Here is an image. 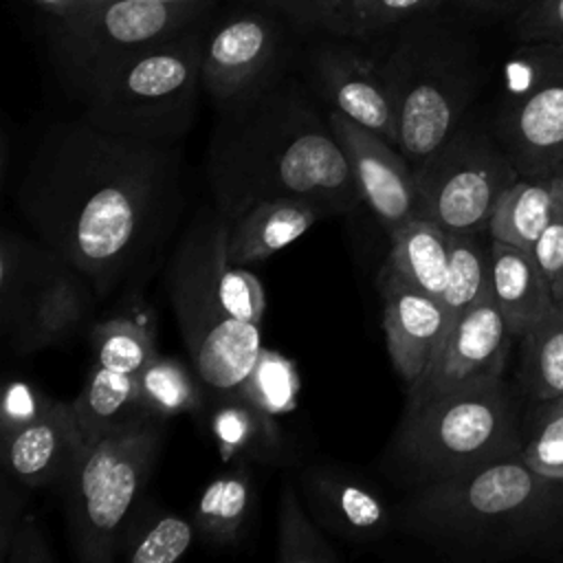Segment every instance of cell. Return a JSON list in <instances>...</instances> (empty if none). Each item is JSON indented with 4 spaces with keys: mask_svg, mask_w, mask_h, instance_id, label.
I'll return each mask as SVG.
<instances>
[{
    "mask_svg": "<svg viewBox=\"0 0 563 563\" xmlns=\"http://www.w3.org/2000/svg\"><path fill=\"white\" fill-rule=\"evenodd\" d=\"M86 446L73 405L62 400H51L37 418L2 435L4 466L26 486L64 484Z\"/></svg>",
    "mask_w": 563,
    "mask_h": 563,
    "instance_id": "9a60e30c",
    "label": "cell"
},
{
    "mask_svg": "<svg viewBox=\"0 0 563 563\" xmlns=\"http://www.w3.org/2000/svg\"><path fill=\"white\" fill-rule=\"evenodd\" d=\"M90 288L77 268L55 257L11 332L15 352H40L68 339L90 310Z\"/></svg>",
    "mask_w": 563,
    "mask_h": 563,
    "instance_id": "d6986e66",
    "label": "cell"
},
{
    "mask_svg": "<svg viewBox=\"0 0 563 563\" xmlns=\"http://www.w3.org/2000/svg\"><path fill=\"white\" fill-rule=\"evenodd\" d=\"M24 499L13 495L9 488H4L2 493V521H0V550L7 548L13 530L18 528V523L24 517Z\"/></svg>",
    "mask_w": 563,
    "mask_h": 563,
    "instance_id": "7bdbcfd3",
    "label": "cell"
},
{
    "mask_svg": "<svg viewBox=\"0 0 563 563\" xmlns=\"http://www.w3.org/2000/svg\"><path fill=\"white\" fill-rule=\"evenodd\" d=\"M416 174V218L449 233L488 231L501 194L521 176L493 132L462 123Z\"/></svg>",
    "mask_w": 563,
    "mask_h": 563,
    "instance_id": "9c48e42d",
    "label": "cell"
},
{
    "mask_svg": "<svg viewBox=\"0 0 563 563\" xmlns=\"http://www.w3.org/2000/svg\"><path fill=\"white\" fill-rule=\"evenodd\" d=\"M55 253L42 242L31 244L11 231L2 233L0 242V314L4 334H11L22 319V312L42 282Z\"/></svg>",
    "mask_w": 563,
    "mask_h": 563,
    "instance_id": "83f0119b",
    "label": "cell"
},
{
    "mask_svg": "<svg viewBox=\"0 0 563 563\" xmlns=\"http://www.w3.org/2000/svg\"><path fill=\"white\" fill-rule=\"evenodd\" d=\"M275 55V31L260 15H240L222 24L202 44V88L218 101L246 97L260 84Z\"/></svg>",
    "mask_w": 563,
    "mask_h": 563,
    "instance_id": "e0dca14e",
    "label": "cell"
},
{
    "mask_svg": "<svg viewBox=\"0 0 563 563\" xmlns=\"http://www.w3.org/2000/svg\"><path fill=\"white\" fill-rule=\"evenodd\" d=\"M51 398H46L37 387L24 383V380H11L4 387L2 394V409H0V422H2V435L24 427L33 418H37Z\"/></svg>",
    "mask_w": 563,
    "mask_h": 563,
    "instance_id": "ab89813d",
    "label": "cell"
},
{
    "mask_svg": "<svg viewBox=\"0 0 563 563\" xmlns=\"http://www.w3.org/2000/svg\"><path fill=\"white\" fill-rule=\"evenodd\" d=\"M328 213L299 198L260 200L229 222L227 255L233 266L264 262L301 238L317 220Z\"/></svg>",
    "mask_w": 563,
    "mask_h": 563,
    "instance_id": "ffe728a7",
    "label": "cell"
},
{
    "mask_svg": "<svg viewBox=\"0 0 563 563\" xmlns=\"http://www.w3.org/2000/svg\"><path fill=\"white\" fill-rule=\"evenodd\" d=\"M0 559L2 563H51L55 556L48 550L35 517L26 512L13 530L7 548L0 550Z\"/></svg>",
    "mask_w": 563,
    "mask_h": 563,
    "instance_id": "60d3db41",
    "label": "cell"
},
{
    "mask_svg": "<svg viewBox=\"0 0 563 563\" xmlns=\"http://www.w3.org/2000/svg\"><path fill=\"white\" fill-rule=\"evenodd\" d=\"M523 427L510 385L490 378L418 405L380 455L385 473L407 488L442 482L490 462L521 455Z\"/></svg>",
    "mask_w": 563,
    "mask_h": 563,
    "instance_id": "277c9868",
    "label": "cell"
},
{
    "mask_svg": "<svg viewBox=\"0 0 563 563\" xmlns=\"http://www.w3.org/2000/svg\"><path fill=\"white\" fill-rule=\"evenodd\" d=\"M165 2H198V0H165Z\"/></svg>",
    "mask_w": 563,
    "mask_h": 563,
    "instance_id": "7dc6e473",
    "label": "cell"
},
{
    "mask_svg": "<svg viewBox=\"0 0 563 563\" xmlns=\"http://www.w3.org/2000/svg\"><path fill=\"white\" fill-rule=\"evenodd\" d=\"M398 526L440 554L466 561L554 556L563 548V477L521 455L409 488Z\"/></svg>",
    "mask_w": 563,
    "mask_h": 563,
    "instance_id": "3957f363",
    "label": "cell"
},
{
    "mask_svg": "<svg viewBox=\"0 0 563 563\" xmlns=\"http://www.w3.org/2000/svg\"><path fill=\"white\" fill-rule=\"evenodd\" d=\"M510 332L493 292H484L451 325L424 374L407 387L405 405H418L504 376Z\"/></svg>",
    "mask_w": 563,
    "mask_h": 563,
    "instance_id": "7c38bea8",
    "label": "cell"
},
{
    "mask_svg": "<svg viewBox=\"0 0 563 563\" xmlns=\"http://www.w3.org/2000/svg\"><path fill=\"white\" fill-rule=\"evenodd\" d=\"M378 288L387 352L409 387L431 365L451 330V319L440 299L409 286L385 268L380 271Z\"/></svg>",
    "mask_w": 563,
    "mask_h": 563,
    "instance_id": "5bb4252c",
    "label": "cell"
},
{
    "mask_svg": "<svg viewBox=\"0 0 563 563\" xmlns=\"http://www.w3.org/2000/svg\"><path fill=\"white\" fill-rule=\"evenodd\" d=\"M391 249L385 271L409 286L442 299L449 282V231L440 224L411 218L389 233Z\"/></svg>",
    "mask_w": 563,
    "mask_h": 563,
    "instance_id": "cb8c5ba5",
    "label": "cell"
},
{
    "mask_svg": "<svg viewBox=\"0 0 563 563\" xmlns=\"http://www.w3.org/2000/svg\"><path fill=\"white\" fill-rule=\"evenodd\" d=\"M314 70L334 110L398 145V121L383 68L354 51L325 48L317 55Z\"/></svg>",
    "mask_w": 563,
    "mask_h": 563,
    "instance_id": "ac0fdd59",
    "label": "cell"
},
{
    "mask_svg": "<svg viewBox=\"0 0 563 563\" xmlns=\"http://www.w3.org/2000/svg\"><path fill=\"white\" fill-rule=\"evenodd\" d=\"M70 405L88 444L110 431L154 418L141 400L136 376L99 363L90 369L79 396Z\"/></svg>",
    "mask_w": 563,
    "mask_h": 563,
    "instance_id": "7402d4cb",
    "label": "cell"
},
{
    "mask_svg": "<svg viewBox=\"0 0 563 563\" xmlns=\"http://www.w3.org/2000/svg\"><path fill=\"white\" fill-rule=\"evenodd\" d=\"M490 292L515 339L545 317L554 303L550 277L530 249L490 238Z\"/></svg>",
    "mask_w": 563,
    "mask_h": 563,
    "instance_id": "44dd1931",
    "label": "cell"
},
{
    "mask_svg": "<svg viewBox=\"0 0 563 563\" xmlns=\"http://www.w3.org/2000/svg\"><path fill=\"white\" fill-rule=\"evenodd\" d=\"M297 18L314 22L334 33L356 35V18L361 0H273Z\"/></svg>",
    "mask_w": 563,
    "mask_h": 563,
    "instance_id": "74e56055",
    "label": "cell"
},
{
    "mask_svg": "<svg viewBox=\"0 0 563 563\" xmlns=\"http://www.w3.org/2000/svg\"><path fill=\"white\" fill-rule=\"evenodd\" d=\"M229 222L213 209L191 224L167 268L169 299L196 374L209 387L240 391L262 352L260 325L231 317L218 279L229 264Z\"/></svg>",
    "mask_w": 563,
    "mask_h": 563,
    "instance_id": "5b68a950",
    "label": "cell"
},
{
    "mask_svg": "<svg viewBox=\"0 0 563 563\" xmlns=\"http://www.w3.org/2000/svg\"><path fill=\"white\" fill-rule=\"evenodd\" d=\"M40 7L48 9L53 15L57 18H64V15H70V13H77V11H84L92 4H99L103 0H35Z\"/></svg>",
    "mask_w": 563,
    "mask_h": 563,
    "instance_id": "ee69618b",
    "label": "cell"
},
{
    "mask_svg": "<svg viewBox=\"0 0 563 563\" xmlns=\"http://www.w3.org/2000/svg\"><path fill=\"white\" fill-rule=\"evenodd\" d=\"M552 290H554V303L559 308H563V271L556 275V279L552 282Z\"/></svg>",
    "mask_w": 563,
    "mask_h": 563,
    "instance_id": "bcb514c9",
    "label": "cell"
},
{
    "mask_svg": "<svg viewBox=\"0 0 563 563\" xmlns=\"http://www.w3.org/2000/svg\"><path fill=\"white\" fill-rule=\"evenodd\" d=\"M493 134L521 176L563 174V42H519Z\"/></svg>",
    "mask_w": 563,
    "mask_h": 563,
    "instance_id": "30bf717a",
    "label": "cell"
},
{
    "mask_svg": "<svg viewBox=\"0 0 563 563\" xmlns=\"http://www.w3.org/2000/svg\"><path fill=\"white\" fill-rule=\"evenodd\" d=\"M383 70L398 121V150L418 169L464 123L477 92L475 66L451 42L411 35Z\"/></svg>",
    "mask_w": 563,
    "mask_h": 563,
    "instance_id": "ba28073f",
    "label": "cell"
},
{
    "mask_svg": "<svg viewBox=\"0 0 563 563\" xmlns=\"http://www.w3.org/2000/svg\"><path fill=\"white\" fill-rule=\"evenodd\" d=\"M299 387L301 380L295 365L279 352L262 347L257 363L244 380L240 394L257 409L279 416L297 407Z\"/></svg>",
    "mask_w": 563,
    "mask_h": 563,
    "instance_id": "d6a6232c",
    "label": "cell"
},
{
    "mask_svg": "<svg viewBox=\"0 0 563 563\" xmlns=\"http://www.w3.org/2000/svg\"><path fill=\"white\" fill-rule=\"evenodd\" d=\"M515 35L519 42H563V0H521Z\"/></svg>",
    "mask_w": 563,
    "mask_h": 563,
    "instance_id": "8d00e7d4",
    "label": "cell"
},
{
    "mask_svg": "<svg viewBox=\"0 0 563 563\" xmlns=\"http://www.w3.org/2000/svg\"><path fill=\"white\" fill-rule=\"evenodd\" d=\"M519 389L530 402L563 396V308L554 306L521 334Z\"/></svg>",
    "mask_w": 563,
    "mask_h": 563,
    "instance_id": "484cf974",
    "label": "cell"
},
{
    "mask_svg": "<svg viewBox=\"0 0 563 563\" xmlns=\"http://www.w3.org/2000/svg\"><path fill=\"white\" fill-rule=\"evenodd\" d=\"M90 339L97 363L123 374H136L156 354L152 334L130 319L101 321L92 328Z\"/></svg>",
    "mask_w": 563,
    "mask_h": 563,
    "instance_id": "e575fe53",
    "label": "cell"
},
{
    "mask_svg": "<svg viewBox=\"0 0 563 563\" xmlns=\"http://www.w3.org/2000/svg\"><path fill=\"white\" fill-rule=\"evenodd\" d=\"M328 123L347 156L363 202L387 235L416 218V174L398 145L334 108L328 112Z\"/></svg>",
    "mask_w": 563,
    "mask_h": 563,
    "instance_id": "4fadbf2b",
    "label": "cell"
},
{
    "mask_svg": "<svg viewBox=\"0 0 563 563\" xmlns=\"http://www.w3.org/2000/svg\"><path fill=\"white\" fill-rule=\"evenodd\" d=\"M180 202V150L84 117L35 147L15 207L40 242L103 295L165 238Z\"/></svg>",
    "mask_w": 563,
    "mask_h": 563,
    "instance_id": "6da1fadb",
    "label": "cell"
},
{
    "mask_svg": "<svg viewBox=\"0 0 563 563\" xmlns=\"http://www.w3.org/2000/svg\"><path fill=\"white\" fill-rule=\"evenodd\" d=\"M251 506L253 482L246 462L240 460L200 493L194 508L196 530L211 545H233L244 530Z\"/></svg>",
    "mask_w": 563,
    "mask_h": 563,
    "instance_id": "d4e9b609",
    "label": "cell"
},
{
    "mask_svg": "<svg viewBox=\"0 0 563 563\" xmlns=\"http://www.w3.org/2000/svg\"><path fill=\"white\" fill-rule=\"evenodd\" d=\"M490 290V235L449 233V282L442 306L453 321Z\"/></svg>",
    "mask_w": 563,
    "mask_h": 563,
    "instance_id": "f1b7e54d",
    "label": "cell"
},
{
    "mask_svg": "<svg viewBox=\"0 0 563 563\" xmlns=\"http://www.w3.org/2000/svg\"><path fill=\"white\" fill-rule=\"evenodd\" d=\"M145 409L154 418L176 416L200 407V387L187 367L158 352L134 374Z\"/></svg>",
    "mask_w": 563,
    "mask_h": 563,
    "instance_id": "4dcf8cb0",
    "label": "cell"
},
{
    "mask_svg": "<svg viewBox=\"0 0 563 563\" xmlns=\"http://www.w3.org/2000/svg\"><path fill=\"white\" fill-rule=\"evenodd\" d=\"M275 559L279 563H332L339 559V552L321 534L319 523H312L290 482L279 495Z\"/></svg>",
    "mask_w": 563,
    "mask_h": 563,
    "instance_id": "f546056e",
    "label": "cell"
},
{
    "mask_svg": "<svg viewBox=\"0 0 563 563\" xmlns=\"http://www.w3.org/2000/svg\"><path fill=\"white\" fill-rule=\"evenodd\" d=\"M521 460L541 475L563 477V398L532 402Z\"/></svg>",
    "mask_w": 563,
    "mask_h": 563,
    "instance_id": "836d02e7",
    "label": "cell"
},
{
    "mask_svg": "<svg viewBox=\"0 0 563 563\" xmlns=\"http://www.w3.org/2000/svg\"><path fill=\"white\" fill-rule=\"evenodd\" d=\"M532 253H534L537 262L541 264L543 273L550 277V282H554L556 275L563 271V198H561L552 220L548 222V227L539 235L537 244L532 246Z\"/></svg>",
    "mask_w": 563,
    "mask_h": 563,
    "instance_id": "b9f144b4",
    "label": "cell"
},
{
    "mask_svg": "<svg viewBox=\"0 0 563 563\" xmlns=\"http://www.w3.org/2000/svg\"><path fill=\"white\" fill-rule=\"evenodd\" d=\"M202 44L176 35L101 73L84 92V119L123 136L178 143L196 119Z\"/></svg>",
    "mask_w": 563,
    "mask_h": 563,
    "instance_id": "8992f818",
    "label": "cell"
},
{
    "mask_svg": "<svg viewBox=\"0 0 563 563\" xmlns=\"http://www.w3.org/2000/svg\"><path fill=\"white\" fill-rule=\"evenodd\" d=\"M158 418L90 442L62 484L70 543L84 563H110L132 526L141 493L161 451Z\"/></svg>",
    "mask_w": 563,
    "mask_h": 563,
    "instance_id": "52a82bcc",
    "label": "cell"
},
{
    "mask_svg": "<svg viewBox=\"0 0 563 563\" xmlns=\"http://www.w3.org/2000/svg\"><path fill=\"white\" fill-rule=\"evenodd\" d=\"M462 2H466L468 7L479 9V11H495V9L508 7V4H512V2H517V0H462ZM519 2H521V0H519Z\"/></svg>",
    "mask_w": 563,
    "mask_h": 563,
    "instance_id": "f6af8a7d",
    "label": "cell"
},
{
    "mask_svg": "<svg viewBox=\"0 0 563 563\" xmlns=\"http://www.w3.org/2000/svg\"><path fill=\"white\" fill-rule=\"evenodd\" d=\"M442 0H361L356 35H372L413 13L433 9Z\"/></svg>",
    "mask_w": 563,
    "mask_h": 563,
    "instance_id": "f35d334b",
    "label": "cell"
},
{
    "mask_svg": "<svg viewBox=\"0 0 563 563\" xmlns=\"http://www.w3.org/2000/svg\"><path fill=\"white\" fill-rule=\"evenodd\" d=\"M196 2L103 0L84 11L57 18L53 51L79 95L123 57L176 37Z\"/></svg>",
    "mask_w": 563,
    "mask_h": 563,
    "instance_id": "8fae6325",
    "label": "cell"
},
{
    "mask_svg": "<svg viewBox=\"0 0 563 563\" xmlns=\"http://www.w3.org/2000/svg\"><path fill=\"white\" fill-rule=\"evenodd\" d=\"M196 523L180 515L163 512L143 530H128L119 556L130 563H176L191 548Z\"/></svg>",
    "mask_w": 563,
    "mask_h": 563,
    "instance_id": "1f68e13d",
    "label": "cell"
},
{
    "mask_svg": "<svg viewBox=\"0 0 563 563\" xmlns=\"http://www.w3.org/2000/svg\"><path fill=\"white\" fill-rule=\"evenodd\" d=\"M561 398H563V396H561Z\"/></svg>",
    "mask_w": 563,
    "mask_h": 563,
    "instance_id": "c3c4849f",
    "label": "cell"
},
{
    "mask_svg": "<svg viewBox=\"0 0 563 563\" xmlns=\"http://www.w3.org/2000/svg\"><path fill=\"white\" fill-rule=\"evenodd\" d=\"M561 198L563 174L519 176L497 200L488 222V235L532 251Z\"/></svg>",
    "mask_w": 563,
    "mask_h": 563,
    "instance_id": "603a6c76",
    "label": "cell"
},
{
    "mask_svg": "<svg viewBox=\"0 0 563 563\" xmlns=\"http://www.w3.org/2000/svg\"><path fill=\"white\" fill-rule=\"evenodd\" d=\"M211 433L224 460H271L282 449V435L273 424V416L257 409L240 391H233V398L213 411Z\"/></svg>",
    "mask_w": 563,
    "mask_h": 563,
    "instance_id": "4316f807",
    "label": "cell"
},
{
    "mask_svg": "<svg viewBox=\"0 0 563 563\" xmlns=\"http://www.w3.org/2000/svg\"><path fill=\"white\" fill-rule=\"evenodd\" d=\"M216 125L207 150L213 209L233 220L271 198H299L328 216L363 202L328 121L295 90L246 95Z\"/></svg>",
    "mask_w": 563,
    "mask_h": 563,
    "instance_id": "7a4b0ae2",
    "label": "cell"
},
{
    "mask_svg": "<svg viewBox=\"0 0 563 563\" xmlns=\"http://www.w3.org/2000/svg\"><path fill=\"white\" fill-rule=\"evenodd\" d=\"M220 297L227 312L244 323L262 325L266 297L260 279L246 271V266H233L231 262L222 268L218 279Z\"/></svg>",
    "mask_w": 563,
    "mask_h": 563,
    "instance_id": "d590c367",
    "label": "cell"
},
{
    "mask_svg": "<svg viewBox=\"0 0 563 563\" xmlns=\"http://www.w3.org/2000/svg\"><path fill=\"white\" fill-rule=\"evenodd\" d=\"M301 497L317 523L347 541H374L391 530L387 501L363 477L339 466L301 473Z\"/></svg>",
    "mask_w": 563,
    "mask_h": 563,
    "instance_id": "2e32d148",
    "label": "cell"
}]
</instances>
